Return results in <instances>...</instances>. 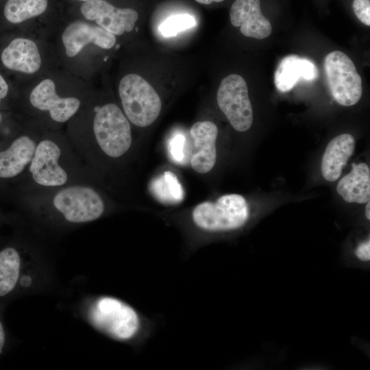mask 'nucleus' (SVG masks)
<instances>
[{"label":"nucleus","mask_w":370,"mask_h":370,"mask_svg":"<svg viewBox=\"0 0 370 370\" xmlns=\"http://www.w3.org/2000/svg\"><path fill=\"white\" fill-rule=\"evenodd\" d=\"M66 125L73 148L99 181L124 164L133 147L131 123L113 102L90 98Z\"/></svg>","instance_id":"obj_1"},{"label":"nucleus","mask_w":370,"mask_h":370,"mask_svg":"<svg viewBox=\"0 0 370 370\" xmlns=\"http://www.w3.org/2000/svg\"><path fill=\"white\" fill-rule=\"evenodd\" d=\"M38 230L62 231L97 221L110 206L98 184H72L6 197Z\"/></svg>","instance_id":"obj_2"},{"label":"nucleus","mask_w":370,"mask_h":370,"mask_svg":"<svg viewBox=\"0 0 370 370\" xmlns=\"http://www.w3.org/2000/svg\"><path fill=\"white\" fill-rule=\"evenodd\" d=\"M77 183L101 184L77 154L65 132L45 128L26 171L4 196Z\"/></svg>","instance_id":"obj_3"},{"label":"nucleus","mask_w":370,"mask_h":370,"mask_svg":"<svg viewBox=\"0 0 370 370\" xmlns=\"http://www.w3.org/2000/svg\"><path fill=\"white\" fill-rule=\"evenodd\" d=\"M88 99L86 92L62 91L52 77H46L19 97L18 112L46 128L62 129Z\"/></svg>","instance_id":"obj_4"},{"label":"nucleus","mask_w":370,"mask_h":370,"mask_svg":"<svg viewBox=\"0 0 370 370\" xmlns=\"http://www.w3.org/2000/svg\"><path fill=\"white\" fill-rule=\"evenodd\" d=\"M86 312V319L96 330L113 340L132 345L143 344L153 329L151 319L115 297H93Z\"/></svg>","instance_id":"obj_5"},{"label":"nucleus","mask_w":370,"mask_h":370,"mask_svg":"<svg viewBox=\"0 0 370 370\" xmlns=\"http://www.w3.org/2000/svg\"><path fill=\"white\" fill-rule=\"evenodd\" d=\"M36 262L35 246L21 232L0 241V307L34 286Z\"/></svg>","instance_id":"obj_6"},{"label":"nucleus","mask_w":370,"mask_h":370,"mask_svg":"<svg viewBox=\"0 0 370 370\" xmlns=\"http://www.w3.org/2000/svg\"><path fill=\"white\" fill-rule=\"evenodd\" d=\"M249 218L246 199L238 194H227L215 202L204 201L192 210L190 221L194 229L204 235L228 233L243 228Z\"/></svg>","instance_id":"obj_7"},{"label":"nucleus","mask_w":370,"mask_h":370,"mask_svg":"<svg viewBox=\"0 0 370 370\" xmlns=\"http://www.w3.org/2000/svg\"><path fill=\"white\" fill-rule=\"evenodd\" d=\"M45 128L27 120L15 134L0 145V196H4L26 171Z\"/></svg>","instance_id":"obj_8"},{"label":"nucleus","mask_w":370,"mask_h":370,"mask_svg":"<svg viewBox=\"0 0 370 370\" xmlns=\"http://www.w3.org/2000/svg\"><path fill=\"white\" fill-rule=\"evenodd\" d=\"M118 92L121 109L130 123L145 127L159 116L161 99L152 86L139 75H124L119 82Z\"/></svg>","instance_id":"obj_9"},{"label":"nucleus","mask_w":370,"mask_h":370,"mask_svg":"<svg viewBox=\"0 0 370 370\" xmlns=\"http://www.w3.org/2000/svg\"><path fill=\"white\" fill-rule=\"evenodd\" d=\"M323 66L334 100L344 106L358 103L362 92V79L352 60L345 53L334 51L325 56Z\"/></svg>","instance_id":"obj_10"},{"label":"nucleus","mask_w":370,"mask_h":370,"mask_svg":"<svg viewBox=\"0 0 370 370\" xmlns=\"http://www.w3.org/2000/svg\"><path fill=\"white\" fill-rule=\"evenodd\" d=\"M217 103L234 130H248L253 122V110L245 79L231 74L222 79L217 90Z\"/></svg>","instance_id":"obj_11"},{"label":"nucleus","mask_w":370,"mask_h":370,"mask_svg":"<svg viewBox=\"0 0 370 370\" xmlns=\"http://www.w3.org/2000/svg\"><path fill=\"white\" fill-rule=\"evenodd\" d=\"M64 55L75 58L90 45L110 49L116 44V36L98 25L83 20H75L66 25L60 36Z\"/></svg>","instance_id":"obj_12"},{"label":"nucleus","mask_w":370,"mask_h":370,"mask_svg":"<svg viewBox=\"0 0 370 370\" xmlns=\"http://www.w3.org/2000/svg\"><path fill=\"white\" fill-rule=\"evenodd\" d=\"M1 62L8 71L32 76L41 72L44 52L41 45L30 36L15 37L2 49Z\"/></svg>","instance_id":"obj_13"},{"label":"nucleus","mask_w":370,"mask_h":370,"mask_svg":"<svg viewBox=\"0 0 370 370\" xmlns=\"http://www.w3.org/2000/svg\"><path fill=\"white\" fill-rule=\"evenodd\" d=\"M82 16L115 36L131 32L138 18L132 8H119L104 0H88L80 7Z\"/></svg>","instance_id":"obj_14"},{"label":"nucleus","mask_w":370,"mask_h":370,"mask_svg":"<svg viewBox=\"0 0 370 370\" xmlns=\"http://www.w3.org/2000/svg\"><path fill=\"white\" fill-rule=\"evenodd\" d=\"M217 136L218 128L212 121H197L191 126L190 166L195 172L205 174L213 169L217 160Z\"/></svg>","instance_id":"obj_15"},{"label":"nucleus","mask_w":370,"mask_h":370,"mask_svg":"<svg viewBox=\"0 0 370 370\" xmlns=\"http://www.w3.org/2000/svg\"><path fill=\"white\" fill-rule=\"evenodd\" d=\"M232 24L247 37L264 39L272 32L269 21L261 12L260 0H236L230 11Z\"/></svg>","instance_id":"obj_16"},{"label":"nucleus","mask_w":370,"mask_h":370,"mask_svg":"<svg viewBox=\"0 0 370 370\" xmlns=\"http://www.w3.org/2000/svg\"><path fill=\"white\" fill-rule=\"evenodd\" d=\"M319 76L315 64L309 59L291 54L280 62L274 74V83L278 90L290 91L301 79L313 81Z\"/></svg>","instance_id":"obj_17"},{"label":"nucleus","mask_w":370,"mask_h":370,"mask_svg":"<svg viewBox=\"0 0 370 370\" xmlns=\"http://www.w3.org/2000/svg\"><path fill=\"white\" fill-rule=\"evenodd\" d=\"M355 146V138L349 134H340L328 144L321 161V173L326 180L334 182L340 177Z\"/></svg>","instance_id":"obj_18"},{"label":"nucleus","mask_w":370,"mask_h":370,"mask_svg":"<svg viewBox=\"0 0 370 370\" xmlns=\"http://www.w3.org/2000/svg\"><path fill=\"white\" fill-rule=\"evenodd\" d=\"M338 193L348 203L367 204L370 199V170L363 162L353 164L350 173L336 186Z\"/></svg>","instance_id":"obj_19"},{"label":"nucleus","mask_w":370,"mask_h":370,"mask_svg":"<svg viewBox=\"0 0 370 370\" xmlns=\"http://www.w3.org/2000/svg\"><path fill=\"white\" fill-rule=\"evenodd\" d=\"M48 0H8L3 9L5 19L11 24H21L42 14Z\"/></svg>","instance_id":"obj_20"},{"label":"nucleus","mask_w":370,"mask_h":370,"mask_svg":"<svg viewBox=\"0 0 370 370\" xmlns=\"http://www.w3.org/2000/svg\"><path fill=\"white\" fill-rule=\"evenodd\" d=\"M153 194L163 202L175 204L183 198V190L176 176L171 171L155 179L151 184Z\"/></svg>","instance_id":"obj_21"},{"label":"nucleus","mask_w":370,"mask_h":370,"mask_svg":"<svg viewBox=\"0 0 370 370\" xmlns=\"http://www.w3.org/2000/svg\"><path fill=\"white\" fill-rule=\"evenodd\" d=\"M196 25L195 17L189 14H177L172 15L159 26V31L166 37H171Z\"/></svg>","instance_id":"obj_22"},{"label":"nucleus","mask_w":370,"mask_h":370,"mask_svg":"<svg viewBox=\"0 0 370 370\" xmlns=\"http://www.w3.org/2000/svg\"><path fill=\"white\" fill-rule=\"evenodd\" d=\"M27 121L18 112L0 110V145L15 134Z\"/></svg>","instance_id":"obj_23"},{"label":"nucleus","mask_w":370,"mask_h":370,"mask_svg":"<svg viewBox=\"0 0 370 370\" xmlns=\"http://www.w3.org/2000/svg\"><path fill=\"white\" fill-rule=\"evenodd\" d=\"M0 110L18 112L15 105L10 101V86L0 73Z\"/></svg>","instance_id":"obj_24"},{"label":"nucleus","mask_w":370,"mask_h":370,"mask_svg":"<svg viewBox=\"0 0 370 370\" xmlns=\"http://www.w3.org/2000/svg\"><path fill=\"white\" fill-rule=\"evenodd\" d=\"M354 12L356 17L365 25H370V1L354 0L352 3Z\"/></svg>","instance_id":"obj_25"},{"label":"nucleus","mask_w":370,"mask_h":370,"mask_svg":"<svg viewBox=\"0 0 370 370\" xmlns=\"http://www.w3.org/2000/svg\"><path fill=\"white\" fill-rule=\"evenodd\" d=\"M357 258L364 262L370 260V241L369 239L360 243L355 251Z\"/></svg>","instance_id":"obj_26"},{"label":"nucleus","mask_w":370,"mask_h":370,"mask_svg":"<svg viewBox=\"0 0 370 370\" xmlns=\"http://www.w3.org/2000/svg\"><path fill=\"white\" fill-rule=\"evenodd\" d=\"M3 309L0 307V356L5 351L8 344V332L3 319Z\"/></svg>","instance_id":"obj_27"},{"label":"nucleus","mask_w":370,"mask_h":370,"mask_svg":"<svg viewBox=\"0 0 370 370\" xmlns=\"http://www.w3.org/2000/svg\"><path fill=\"white\" fill-rule=\"evenodd\" d=\"M182 149L183 138L181 136H178L173 139L171 144V153L176 160H180V158H182Z\"/></svg>","instance_id":"obj_28"},{"label":"nucleus","mask_w":370,"mask_h":370,"mask_svg":"<svg viewBox=\"0 0 370 370\" xmlns=\"http://www.w3.org/2000/svg\"><path fill=\"white\" fill-rule=\"evenodd\" d=\"M195 1H196L197 2L199 3L208 5V4L212 3V2H221L224 0H195Z\"/></svg>","instance_id":"obj_29"},{"label":"nucleus","mask_w":370,"mask_h":370,"mask_svg":"<svg viewBox=\"0 0 370 370\" xmlns=\"http://www.w3.org/2000/svg\"><path fill=\"white\" fill-rule=\"evenodd\" d=\"M370 203L369 201L367 203L366 208H365V215L366 218L369 220L370 219Z\"/></svg>","instance_id":"obj_30"},{"label":"nucleus","mask_w":370,"mask_h":370,"mask_svg":"<svg viewBox=\"0 0 370 370\" xmlns=\"http://www.w3.org/2000/svg\"><path fill=\"white\" fill-rule=\"evenodd\" d=\"M3 220V217H2V214H1V213L0 212V225L1 224Z\"/></svg>","instance_id":"obj_31"},{"label":"nucleus","mask_w":370,"mask_h":370,"mask_svg":"<svg viewBox=\"0 0 370 370\" xmlns=\"http://www.w3.org/2000/svg\"><path fill=\"white\" fill-rule=\"evenodd\" d=\"M77 1H83V2H84V1H88V0H77Z\"/></svg>","instance_id":"obj_32"}]
</instances>
